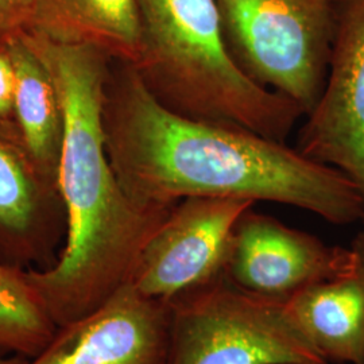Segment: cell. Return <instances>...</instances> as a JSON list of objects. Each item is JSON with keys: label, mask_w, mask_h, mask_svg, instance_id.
I'll return each instance as SVG.
<instances>
[{"label": "cell", "mask_w": 364, "mask_h": 364, "mask_svg": "<svg viewBox=\"0 0 364 364\" xmlns=\"http://www.w3.org/2000/svg\"><path fill=\"white\" fill-rule=\"evenodd\" d=\"M103 131L117 181L138 204L240 198L305 209L335 225L364 219L363 197L343 171L245 127L173 112L127 63H111Z\"/></svg>", "instance_id": "cell-1"}, {"label": "cell", "mask_w": 364, "mask_h": 364, "mask_svg": "<svg viewBox=\"0 0 364 364\" xmlns=\"http://www.w3.org/2000/svg\"><path fill=\"white\" fill-rule=\"evenodd\" d=\"M48 66L61 97L65 135L58 188L68 232L58 262L27 270L53 323L64 326L100 308L130 284L150 239L174 205L147 207L122 189L105 149L103 102L112 57L91 45H65L22 30Z\"/></svg>", "instance_id": "cell-2"}, {"label": "cell", "mask_w": 364, "mask_h": 364, "mask_svg": "<svg viewBox=\"0 0 364 364\" xmlns=\"http://www.w3.org/2000/svg\"><path fill=\"white\" fill-rule=\"evenodd\" d=\"M144 85L183 117L240 126L285 142L302 109L252 82L235 65L216 0H138Z\"/></svg>", "instance_id": "cell-3"}, {"label": "cell", "mask_w": 364, "mask_h": 364, "mask_svg": "<svg viewBox=\"0 0 364 364\" xmlns=\"http://www.w3.org/2000/svg\"><path fill=\"white\" fill-rule=\"evenodd\" d=\"M235 65L299 105L304 117L326 85L340 0H216Z\"/></svg>", "instance_id": "cell-4"}, {"label": "cell", "mask_w": 364, "mask_h": 364, "mask_svg": "<svg viewBox=\"0 0 364 364\" xmlns=\"http://www.w3.org/2000/svg\"><path fill=\"white\" fill-rule=\"evenodd\" d=\"M169 304L168 364H328L285 301L254 294L227 275Z\"/></svg>", "instance_id": "cell-5"}, {"label": "cell", "mask_w": 364, "mask_h": 364, "mask_svg": "<svg viewBox=\"0 0 364 364\" xmlns=\"http://www.w3.org/2000/svg\"><path fill=\"white\" fill-rule=\"evenodd\" d=\"M255 203L188 197L150 239L131 285L150 299L171 301L225 275L235 228Z\"/></svg>", "instance_id": "cell-6"}, {"label": "cell", "mask_w": 364, "mask_h": 364, "mask_svg": "<svg viewBox=\"0 0 364 364\" xmlns=\"http://www.w3.org/2000/svg\"><path fill=\"white\" fill-rule=\"evenodd\" d=\"M305 117L296 149L343 171L364 200V0H340L326 85Z\"/></svg>", "instance_id": "cell-7"}, {"label": "cell", "mask_w": 364, "mask_h": 364, "mask_svg": "<svg viewBox=\"0 0 364 364\" xmlns=\"http://www.w3.org/2000/svg\"><path fill=\"white\" fill-rule=\"evenodd\" d=\"M356 269L351 247L329 246L314 235L250 208L236 224L225 275L254 294L287 301L305 287L350 275Z\"/></svg>", "instance_id": "cell-8"}, {"label": "cell", "mask_w": 364, "mask_h": 364, "mask_svg": "<svg viewBox=\"0 0 364 364\" xmlns=\"http://www.w3.org/2000/svg\"><path fill=\"white\" fill-rule=\"evenodd\" d=\"M68 232L58 183L39 170L16 124L0 119V263L48 270Z\"/></svg>", "instance_id": "cell-9"}, {"label": "cell", "mask_w": 364, "mask_h": 364, "mask_svg": "<svg viewBox=\"0 0 364 364\" xmlns=\"http://www.w3.org/2000/svg\"><path fill=\"white\" fill-rule=\"evenodd\" d=\"M170 304L127 284L25 364H168Z\"/></svg>", "instance_id": "cell-10"}, {"label": "cell", "mask_w": 364, "mask_h": 364, "mask_svg": "<svg viewBox=\"0 0 364 364\" xmlns=\"http://www.w3.org/2000/svg\"><path fill=\"white\" fill-rule=\"evenodd\" d=\"M25 30L65 45H91L136 65L144 45L138 0H34Z\"/></svg>", "instance_id": "cell-11"}, {"label": "cell", "mask_w": 364, "mask_h": 364, "mask_svg": "<svg viewBox=\"0 0 364 364\" xmlns=\"http://www.w3.org/2000/svg\"><path fill=\"white\" fill-rule=\"evenodd\" d=\"M0 49L15 73V123L39 170L58 183L65 117L57 85L22 30L4 33Z\"/></svg>", "instance_id": "cell-12"}, {"label": "cell", "mask_w": 364, "mask_h": 364, "mask_svg": "<svg viewBox=\"0 0 364 364\" xmlns=\"http://www.w3.org/2000/svg\"><path fill=\"white\" fill-rule=\"evenodd\" d=\"M301 332L326 362L364 364V273L313 284L285 301Z\"/></svg>", "instance_id": "cell-13"}, {"label": "cell", "mask_w": 364, "mask_h": 364, "mask_svg": "<svg viewBox=\"0 0 364 364\" xmlns=\"http://www.w3.org/2000/svg\"><path fill=\"white\" fill-rule=\"evenodd\" d=\"M57 328L31 287L27 270L0 263V356L34 358Z\"/></svg>", "instance_id": "cell-14"}, {"label": "cell", "mask_w": 364, "mask_h": 364, "mask_svg": "<svg viewBox=\"0 0 364 364\" xmlns=\"http://www.w3.org/2000/svg\"><path fill=\"white\" fill-rule=\"evenodd\" d=\"M34 0H0V30H25L30 23Z\"/></svg>", "instance_id": "cell-15"}, {"label": "cell", "mask_w": 364, "mask_h": 364, "mask_svg": "<svg viewBox=\"0 0 364 364\" xmlns=\"http://www.w3.org/2000/svg\"><path fill=\"white\" fill-rule=\"evenodd\" d=\"M0 119L15 123V73L7 54L0 49Z\"/></svg>", "instance_id": "cell-16"}, {"label": "cell", "mask_w": 364, "mask_h": 364, "mask_svg": "<svg viewBox=\"0 0 364 364\" xmlns=\"http://www.w3.org/2000/svg\"><path fill=\"white\" fill-rule=\"evenodd\" d=\"M351 250L356 257L358 267L364 273V228L352 242Z\"/></svg>", "instance_id": "cell-17"}, {"label": "cell", "mask_w": 364, "mask_h": 364, "mask_svg": "<svg viewBox=\"0 0 364 364\" xmlns=\"http://www.w3.org/2000/svg\"><path fill=\"white\" fill-rule=\"evenodd\" d=\"M27 362V358L23 356H0V364H25Z\"/></svg>", "instance_id": "cell-18"}, {"label": "cell", "mask_w": 364, "mask_h": 364, "mask_svg": "<svg viewBox=\"0 0 364 364\" xmlns=\"http://www.w3.org/2000/svg\"><path fill=\"white\" fill-rule=\"evenodd\" d=\"M1 36H3V31H1V30H0V37H1Z\"/></svg>", "instance_id": "cell-19"}]
</instances>
